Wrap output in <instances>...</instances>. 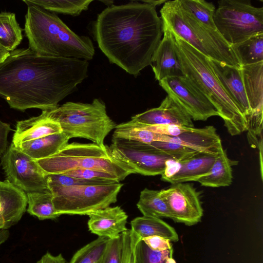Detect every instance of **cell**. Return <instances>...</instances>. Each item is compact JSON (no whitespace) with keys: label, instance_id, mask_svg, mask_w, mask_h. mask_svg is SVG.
Returning <instances> with one entry per match:
<instances>
[{"label":"cell","instance_id":"1","mask_svg":"<svg viewBox=\"0 0 263 263\" xmlns=\"http://www.w3.org/2000/svg\"><path fill=\"white\" fill-rule=\"evenodd\" d=\"M85 60L39 55L16 49L0 63V97L14 109L49 111L88 77Z\"/></svg>","mask_w":263,"mask_h":263},{"label":"cell","instance_id":"2","mask_svg":"<svg viewBox=\"0 0 263 263\" xmlns=\"http://www.w3.org/2000/svg\"><path fill=\"white\" fill-rule=\"evenodd\" d=\"M162 34L156 7L143 2L111 5L93 26L98 46L109 62L135 76L151 65Z\"/></svg>","mask_w":263,"mask_h":263},{"label":"cell","instance_id":"3","mask_svg":"<svg viewBox=\"0 0 263 263\" xmlns=\"http://www.w3.org/2000/svg\"><path fill=\"white\" fill-rule=\"evenodd\" d=\"M27 6L24 31L29 48L39 55L89 61L95 54L91 39L72 31L52 12L23 0Z\"/></svg>","mask_w":263,"mask_h":263},{"label":"cell","instance_id":"4","mask_svg":"<svg viewBox=\"0 0 263 263\" xmlns=\"http://www.w3.org/2000/svg\"><path fill=\"white\" fill-rule=\"evenodd\" d=\"M172 36L183 75L213 105L229 133L236 136L248 130L247 119L222 87L209 58L173 32Z\"/></svg>","mask_w":263,"mask_h":263},{"label":"cell","instance_id":"5","mask_svg":"<svg viewBox=\"0 0 263 263\" xmlns=\"http://www.w3.org/2000/svg\"><path fill=\"white\" fill-rule=\"evenodd\" d=\"M161 18L171 30L195 49L212 60L241 68L233 47L217 30L195 19L181 7L179 1H167L160 10Z\"/></svg>","mask_w":263,"mask_h":263},{"label":"cell","instance_id":"6","mask_svg":"<svg viewBox=\"0 0 263 263\" xmlns=\"http://www.w3.org/2000/svg\"><path fill=\"white\" fill-rule=\"evenodd\" d=\"M35 160L46 175L75 169H91L111 174L121 181L136 174L130 166L112 155L108 146L94 143H68L52 156Z\"/></svg>","mask_w":263,"mask_h":263},{"label":"cell","instance_id":"7","mask_svg":"<svg viewBox=\"0 0 263 263\" xmlns=\"http://www.w3.org/2000/svg\"><path fill=\"white\" fill-rule=\"evenodd\" d=\"M69 139L80 138L100 145L117 124L108 116L105 103L95 99L91 103L68 102L46 111Z\"/></svg>","mask_w":263,"mask_h":263},{"label":"cell","instance_id":"8","mask_svg":"<svg viewBox=\"0 0 263 263\" xmlns=\"http://www.w3.org/2000/svg\"><path fill=\"white\" fill-rule=\"evenodd\" d=\"M123 186L120 182L72 186L47 185L53 195L54 208L60 215H89L109 206L117 202Z\"/></svg>","mask_w":263,"mask_h":263},{"label":"cell","instance_id":"9","mask_svg":"<svg viewBox=\"0 0 263 263\" xmlns=\"http://www.w3.org/2000/svg\"><path fill=\"white\" fill-rule=\"evenodd\" d=\"M214 21L220 34L231 46L263 33V7L253 6L248 0L218 2Z\"/></svg>","mask_w":263,"mask_h":263},{"label":"cell","instance_id":"10","mask_svg":"<svg viewBox=\"0 0 263 263\" xmlns=\"http://www.w3.org/2000/svg\"><path fill=\"white\" fill-rule=\"evenodd\" d=\"M109 148L116 159L144 176L161 175L167 162L173 159L151 144L129 139L112 138Z\"/></svg>","mask_w":263,"mask_h":263},{"label":"cell","instance_id":"11","mask_svg":"<svg viewBox=\"0 0 263 263\" xmlns=\"http://www.w3.org/2000/svg\"><path fill=\"white\" fill-rule=\"evenodd\" d=\"M1 165L6 180L26 193L48 189L46 175L36 161L12 142L1 159Z\"/></svg>","mask_w":263,"mask_h":263},{"label":"cell","instance_id":"12","mask_svg":"<svg viewBox=\"0 0 263 263\" xmlns=\"http://www.w3.org/2000/svg\"><path fill=\"white\" fill-rule=\"evenodd\" d=\"M159 85L194 121H206L219 114L211 102L184 75L172 77L159 82Z\"/></svg>","mask_w":263,"mask_h":263},{"label":"cell","instance_id":"13","mask_svg":"<svg viewBox=\"0 0 263 263\" xmlns=\"http://www.w3.org/2000/svg\"><path fill=\"white\" fill-rule=\"evenodd\" d=\"M160 195L166 202L174 221L189 226L200 221L203 214L200 193L192 184H173L168 189L160 190Z\"/></svg>","mask_w":263,"mask_h":263},{"label":"cell","instance_id":"14","mask_svg":"<svg viewBox=\"0 0 263 263\" xmlns=\"http://www.w3.org/2000/svg\"><path fill=\"white\" fill-rule=\"evenodd\" d=\"M162 30L163 36L152 55L151 64L155 78L159 82L168 77L183 76L174 48L172 32L163 22Z\"/></svg>","mask_w":263,"mask_h":263},{"label":"cell","instance_id":"15","mask_svg":"<svg viewBox=\"0 0 263 263\" xmlns=\"http://www.w3.org/2000/svg\"><path fill=\"white\" fill-rule=\"evenodd\" d=\"M209 61L223 89L248 119L251 115L252 111L244 87L241 68L211 59H209Z\"/></svg>","mask_w":263,"mask_h":263},{"label":"cell","instance_id":"16","mask_svg":"<svg viewBox=\"0 0 263 263\" xmlns=\"http://www.w3.org/2000/svg\"><path fill=\"white\" fill-rule=\"evenodd\" d=\"M131 120L146 125H177L194 127L190 115L168 95L159 107L137 114Z\"/></svg>","mask_w":263,"mask_h":263},{"label":"cell","instance_id":"17","mask_svg":"<svg viewBox=\"0 0 263 263\" xmlns=\"http://www.w3.org/2000/svg\"><path fill=\"white\" fill-rule=\"evenodd\" d=\"M88 227L98 237L114 239L126 231L128 216L119 206L97 210L89 215Z\"/></svg>","mask_w":263,"mask_h":263},{"label":"cell","instance_id":"18","mask_svg":"<svg viewBox=\"0 0 263 263\" xmlns=\"http://www.w3.org/2000/svg\"><path fill=\"white\" fill-rule=\"evenodd\" d=\"M27 205L26 193L7 180L0 181V230L17 223Z\"/></svg>","mask_w":263,"mask_h":263},{"label":"cell","instance_id":"19","mask_svg":"<svg viewBox=\"0 0 263 263\" xmlns=\"http://www.w3.org/2000/svg\"><path fill=\"white\" fill-rule=\"evenodd\" d=\"M62 132L60 124L50 118L46 111H42L38 116L17 122L12 143L16 146L23 142Z\"/></svg>","mask_w":263,"mask_h":263},{"label":"cell","instance_id":"20","mask_svg":"<svg viewBox=\"0 0 263 263\" xmlns=\"http://www.w3.org/2000/svg\"><path fill=\"white\" fill-rule=\"evenodd\" d=\"M179 144L198 152H217L222 144L216 128L211 125L191 128L177 136H166L165 142Z\"/></svg>","mask_w":263,"mask_h":263},{"label":"cell","instance_id":"21","mask_svg":"<svg viewBox=\"0 0 263 263\" xmlns=\"http://www.w3.org/2000/svg\"><path fill=\"white\" fill-rule=\"evenodd\" d=\"M217 154V152H198L179 162V170L166 182L173 184L197 181L209 172L215 160Z\"/></svg>","mask_w":263,"mask_h":263},{"label":"cell","instance_id":"22","mask_svg":"<svg viewBox=\"0 0 263 263\" xmlns=\"http://www.w3.org/2000/svg\"><path fill=\"white\" fill-rule=\"evenodd\" d=\"M245 89L252 115L263 111V61L241 67Z\"/></svg>","mask_w":263,"mask_h":263},{"label":"cell","instance_id":"23","mask_svg":"<svg viewBox=\"0 0 263 263\" xmlns=\"http://www.w3.org/2000/svg\"><path fill=\"white\" fill-rule=\"evenodd\" d=\"M69 138L63 132L22 143L15 146L34 160L48 158L68 143Z\"/></svg>","mask_w":263,"mask_h":263},{"label":"cell","instance_id":"24","mask_svg":"<svg viewBox=\"0 0 263 263\" xmlns=\"http://www.w3.org/2000/svg\"><path fill=\"white\" fill-rule=\"evenodd\" d=\"M232 162L221 144L215 160L209 172L197 180L201 185L218 187L230 185L232 182Z\"/></svg>","mask_w":263,"mask_h":263},{"label":"cell","instance_id":"25","mask_svg":"<svg viewBox=\"0 0 263 263\" xmlns=\"http://www.w3.org/2000/svg\"><path fill=\"white\" fill-rule=\"evenodd\" d=\"M131 230L141 239L152 236H158L170 240L178 241V235L174 228L160 218L137 217L131 221Z\"/></svg>","mask_w":263,"mask_h":263},{"label":"cell","instance_id":"26","mask_svg":"<svg viewBox=\"0 0 263 263\" xmlns=\"http://www.w3.org/2000/svg\"><path fill=\"white\" fill-rule=\"evenodd\" d=\"M27 212L40 220L55 219L61 215L56 211L52 201L53 195L48 190L26 193Z\"/></svg>","mask_w":263,"mask_h":263},{"label":"cell","instance_id":"27","mask_svg":"<svg viewBox=\"0 0 263 263\" xmlns=\"http://www.w3.org/2000/svg\"><path fill=\"white\" fill-rule=\"evenodd\" d=\"M137 206L143 216L171 218L170 210L160 195V190L143 189L140 193Z\"/></svg>","mask_w":263,"mask_h":263},{"label":"cell","instance_id":"28","mask_svg":"<svg viewBox=\"0 0 263 263\" xmlns=\"http://www.w3.org/2000/svg\"><path fill=\"white\" fill-rule=\"evenodd\" d=\"M22 31L15 13L0 12V44L7 50L11 52L16 49L23 40Z\"/></svg>","mask_w":263,"mask_h":263},{"label":"cell","instance_id":"29","mask_svg":"<svg viewBox=\"0 0 263 263\" xmlns=\"http://www.w3.org/2000/svg\"><path fill=\"white\" fill-rule=\"evenodd\" d=\"M242 66L263 61V33L232 46Z\"/></svg>","mask_w":263,"mask_h":263},{"label":"cell","instance_id":"30","mask_svg":"<svg viewBox=\"0 0 263 263\" xmlns=\"http://www.w3.org/2000/svg\"><path fill=\"white\" fill-rule=\"evenodd\" d=\"M112 138L135 140L146 144L164 142L165 136L141 128L132 120L117 125Z\"/></svg>","mask_w":263,"mask_h":263},{"label":"cell","instance_id":"31","mask_svg":"<svg viewBox=\"0 0 263 263\" xmlns=\"http://www.w3.org/2000/svg\"><path fill=\"white\" fill-rule=\"evenodd\" d=\"M181 7L204 26L217 30L214 21L216 8L213 3L203 0H179Z\"/></svg>","mask_w":263,"mask_h":263},{"label":"cell","instance_id":"32","mask_svg":"<svg viewBox=\"0 0 263 263\" xmlns=\"http://www.w3.org/2000/svg\"><path fill=\"white\" fill-rule=\"evenodd\" d=\"M51 12L72 16L80 15L87 10L93 1L27 0Z\"/></svg>","mask_w":263,"mask_h":263},{"label":"cell","instance_id":"33","mask_svg":"<svg viewBox=\"0 0 263 263\" xmlns=\"http://www.w3.org/2000/svg\"><path fill=\"white\" fill-rule=\"evenodd\" d=\"M109 239L98 237L78 250L68 263H101Z\"/></svg>","mask_w":263,"mask_h":263},{"label":"cell","instance_id":"34","mask_svg":"<svg viewBox=\"0 0 263 263\" xmlns=\"http://www.w3.org/2000/svg\"><path fill=\"white\" fill-rule=\"evenodd\" d=\"M173 252V248L163 251H153L140 239L136 246L134 263H176Z\"/></svg>","mask_w":263,"mask_h":263},{"label":"cell","instance_id":"35","mask_svg":"<svg viewBox=\"0 0 263 263\" xmlns=\"http://www.w3.org/2000/svg\"><path fill=\"white\" fill-rule=\"evenodd\" d=\"M152 145L171 156L174 160L180 162L198 153L183 145L172 142H155Z\"/></svg>","mask_w":263,"mask_h":263},{"label":"cell","instance_id":"36","mask_svg":"<svg viewBox=\"0 0 263 263\" xmlns=\"http://www.w3.org/2000/svg\"><path fill=\"white\" fill-rule=\"evenodd\" d=\"M47 185L61 186H72L87 185H100L112 183L101 180H86L74 178L62 174H50L46 175Z\"/></svg>","mask_w":263,"mask_h":263},{"label":"cell","instance_id":"37","mask_svg":"<svg viewBox=\"0 0 263 263\" xmlns=\"http://www.w3.org/2000/svg\"><path fill=\"white\" fill-rule=\"evenodd\" d=\"M59 174L83 179L105 181L112 183L120 181L117 176L111 174L91 169H75Z\"/></svg>","mask_w":263,"mask_h":263},{"label":"cell","instance_id":"38","mask_svg":"<svg viewBox=\"0 0 263 263\" xmlns=\"http://www.w3.org/2000/svg\"><path fill=\"white\" fill-rule=\"evenodd\" d=\"M123 237L110 239L101 263H122Z\"/></svg>","mask_w":263,"mask_h":263},{"label":"cell","instance_id":"39","mask_svg":"<svg viewBox=\"0 0 263 263\" xmlns=\"http://www.w3.org/2000/svg\"><path fill=\"white\" fill-rule=\"evenodd\" d=\"M133 121L141 128L155 133L172 137L178 136L192 128L177 125H146Z\"/></svg>","mask_w":263,"mask_h":263},{"label":"cell","instance_id":"40","mask_svg":"<svg viewBox=\"0 0 263 263\" xmlns=\"http://www.w3.org/2000/svg\"><path fill=\"white\" fill-rule=\"evenodd\" d=\"M141 240L153 251H163L173 248L170 240L158 236H149Z\"/></svg>","mask_w":263,"mask_h":263},{"label":"cell","instance_id":"41","mask_svg":"<svg viewBox=\"0 0 263 263\" xmlns=\"http://www.w3.org/2000/svg\"><path fill=\"white\" fill-rule=\"evenodd\" d=\"M11 130L9 124L0 120V156L4 155L7 149V137Z\"/></svg>","mask_w":263,"mask_h":263},{"label":"cell","instance_id":"42","mask_svg":"<svg viewBox=\"0 0 263 263\" xmlns=\"http://www.w3.org/2000/svg\"><path fill=\"white\" fill-rule=\"evenodd\" d=\"M36 263H66L61 254L53 255L47 252L36 262Z\"/></svg>","mask_w":263,"mask_h":263},{"label":"cell","instance_id":"43","mask_svg":"<svg viewBox=\"0 0 263 263\" xmlns=\"http://www.w3.org/2000/svg\"><path fill=\"white\" fill-rule=\"evenodd\" d=\"M9 236V232L7 229L0 230V246L8 239Z\"/></svg>","mask_w":263,"mask_h":263},{"label":"cell","instance_id":"44","mask_svg":"<svg viewBox=\"0 0 263 263\" xmlns=\"http://www.w3.org/2000/svg\"><path fill=\"white\" fill-rule=\"evenodd\" d=\"M9 54L10 52L0 44V63L2 62Z\"/></svg>","mask_w":263,"mask_h":263},{"label":"cell","instance_id":"45","mask_svg":"<svg viewBox=\"0 0 263 263\" xmlns=\"http://www.w3.org/2000/svg\"><path fill=\"white\" fill-rule=\"evenodd\" d=\"M167 1L165 0H158V1H143V2L147 3L149 5H152L156 7L157 6H159L161 4H164Z\"/></svg>","mask_w":263,"mask_h":263},{"label":"cell","instance_id":"46","mask_svg":"<svg viewBox=\"0 0 263 263\" xmlns=\"http://www.w3.org/2000/svg\"><path fill=\"white\" fill-rule=\"evenodd\" d=\"M135 259V258H134Z\"/></svg>","mask_w":263,"mask_h":263}]
</instances>
